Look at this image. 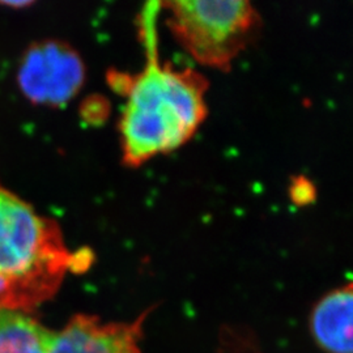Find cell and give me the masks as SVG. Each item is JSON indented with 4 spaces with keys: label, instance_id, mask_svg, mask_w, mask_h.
Instances as JSON below:
<instances>
[{
    "label": "cell",
    "instance_id": "2",
    "mask_svg": "<svg viewBox=\"0 0 353 353\" xmlns=\"http://www.w3.org/2000/svg\"><path fill=\"white\" fill-rule=\"evenodd\" d=\"M72 263L59 225L0 186V307L29 312L48 301Z\"/></svg>",
    "mask_w": 353,
    "mask_h": 353
},
{
    "label": "cell",
    "instance_id": "6",
    "mask_svg": "<svg viewBox=\"0 0 353 353\" xmlns=\"http://www.w3.org/2000/svg\"><path fill=\"white\" fill-rule=\"evenodd\" d=\"M352 285L334 290L312 313L310 327L316 344L327 353H352Z\"/></svg>",
    "mask_w": 353,
    "mask_h": 353
},
{
    "label": "cell",
    "instance_id": "3",
    "mask_svg": "<svg viewBox=\"0 0 353 353\" xmlns=\"http://www.w3.org/2000/svg\"><path fill=\"white\" fill-rule=\"evenodd\" d=\"M168 26L198 63L227 71L252 42L261 17L243 0L166 1Z\"/></svg>",
    "mask_w": 353,
    "mask_h": 353
},
{
    "label": "cell",
    "instance_id": "8",
    "mask_svg": "<svg viewBox=\"0 0 353 353\" xmlns=\"http://www.w3.org/2000/svg\"><path fill=\"white\" fill-rule=\"evenodd\" d=\"M0 4L1 6H6V7H11V8H26V7H29V6H32L33 4V1H28V0H16V1H13V0H8V1H0Z\"/></svg>",
    "mask_w": 353,
    "mask_h": 353
},
{
    "label": "cell",
    "instance_id": "5",
    "mask_svg": "<svg viewBox=\"0 0 353 353\" xmlns=\"http://www.w3.org/2000/svg\"><path fill=\"white\" fill-rule=\"evenodd\" d=\"M148 313L131 323H103L97 316L79 314L52 332L50 353H141L139 341Z\"/></svg>",
    "mask_w": 353,
    "mask_h": 353
},
{
    "label": "cell",
    "instance_id": "7",
    "mask_svg": "<svg viewBox=\"0 0 353 353\" xmlns=\"http://www.w3.org/2000/svg\"><path fill=\"white\" fill-rule=\"evenodd\" d=\"M51 336L29 312L0 307V353H50Z\"/></svg>",
    "mask_w": 353,
    "mask_h": 353
},
{
    "label": "cell",
    "instance_id": "4",
    "mask_svg": "<svg viewBox=\"0 0 353 353\" xmlns=\"http://www.w3.org/2000/svg\"><path fill=\"white\" fill-rule=\"evenodd\" d=\"M84 63L68 43L46 39L32 43L21 58L17 80L26 99L36 105L62 106L83 87Z\"/></svg>",
    "mask_w": 353,
    "mask_h": 353
},
{
    "label": "cell",
    "instance_id": "1",
    "mask_svg": "<svg viewBox=\"0 0 353 353\" xmlns=\"http://www.w3.org/2000/svg\"><path fill=\"white\" fill-rule=\"evenodd\" d=\"M157 10H145L141 33L147 64L126 83L119 119L123 163L139 166L188 143L207 117V80L195 70L161 64L154 21Z\"/></svg>",
    "mask_w": 353,
    "mask_h": 353
}]
</instances>
